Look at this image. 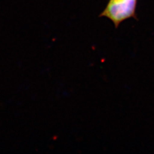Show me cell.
Wrapping results in <instances>:
<instances>
[{
    "mask_svg": "<svg viewBox=\"0 0 154 154\" xmlns=\"http://www.w3.org/2000/svg\"><path fill=\"white\" fill-rule=\"evenodd\" d=\"M137 0H109L100 17H107L116 28L128 19L136 17Z\"/></svg>",
    "mask_w": 154,
    "mask_h": 154,
    "instance_id": "obj_1",
    "label": "cell"
}]
</instances>
